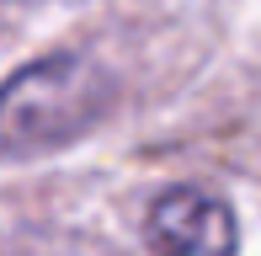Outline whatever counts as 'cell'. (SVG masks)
Returning <instances> with one entry per match:
<instances>
[{
    "mask_svg": "<svg viewBox=\"0 0 261 256\" xmlns=\"http://www.w3.org/2000/svg\"><path fill=\"white\" fill-rule=\"evenodd\" d=\"M117 80L91 54H54L0 86V149L6 155H43L75 144L86 128L107 118Z\"/></svg>",
    "mask_w": 261,
    "mask_h": 256,
    "instance_id": "1",
    "label": "cell"
},
{
    "mask_svg": "<svg viewBox=\"0 0 261 256\" xmlns=\"http://www.w3.org/2000/svg\"><path fill=\"white\" fill-rule=\"evenodd\" d=\"M149 251L155 256H234V214L203 187H171L149 208Z\"/></svg>",
    "mask_w": 261,
    "mask_h": 256,
    "instance_id": "2",
    "label": "cell"
},
{
    "mask_svg": "<svg viewBox=\"0 0 261 256\" xmlns=\"http://www.w3.org/2000/svg\"><path fill=\"white\" fill-rule=\"evenodd\" d=\"M11 256H117V251L96 235H80V229H38Z\"/></svg>",
    "mask_w": 261,
    "mask_h": 256,
    "instance_id": "3",
    "label": "cell"
}]
</instances>
